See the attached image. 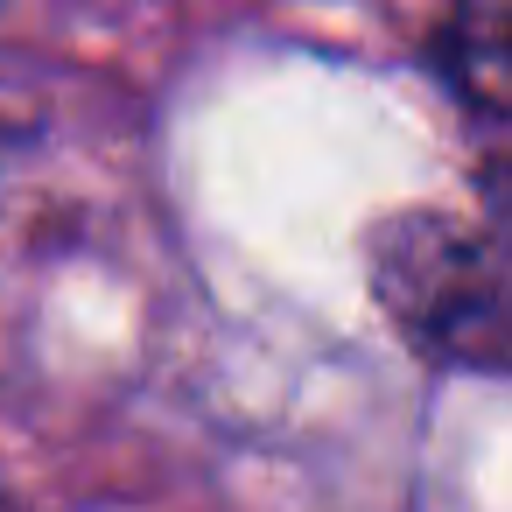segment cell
<instances>
[{
    "mask_svg": "<svg viewBox=\"0 0 512 512\" xmlns=\"http://www.w3.org/2000/svg\"><path fill=\"white\" fill-rule=\"evenodd\" d=\"M365 281L407 351L512 379V155H491L463 204L386 211L365 232Z\"/></svg>",
    "mask_w": 512,
    "mask_h": 512,
    "instance_id": "cell-1",
    "label": "cell"
},
{
    "mask_svg": "<svg viewBox=\"0 0 512 512\" xmlns=\"http://www.w3.org/2000/svg\"><path fill=\"white\" fill-rule=\"evenodd\" d=\"M0 512H29V505H22V498H15L8 484H0Z\"/></svg>",
    "mask_w": 512,
    "mask_h": 512,
    "instance_id": "cell-3",
    "label": "cell"
},
{
    "mask_svg": "<svg viewBox=\"0 0 512 512\" xmlns=\"http://www.w3.org/2000/svg\"><path fill=\"white\" fill-rule=\"evenodd\" d=\"M421 64L463 113L512 127V0H442L421 29Z\"/></svg>",
    "mask_w": 512,
    "mask_h": 512,
    "instance_id": "cell-2",
    "label": "cell"
}]
</instances>
